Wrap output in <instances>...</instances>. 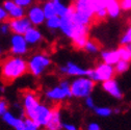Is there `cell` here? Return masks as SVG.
<instances>
[{
	"label": "cell",
	"mask_w": 131,
	"mask_h": 130,
	"mask_svg": "<svg viewBox=\"0 0 131 130\" xmlns=\"http://www.w3.org/2000/svg\"><path fill=\"white\" fill-rule=\"evenodd\" d=\"M28 72V63L23 56L8 55L0 62V76L4 83L8 84Z\"/></svg>",
	"instance_id": "obj_1"
},
{
	"label": "cell",
	"mask_w": 131,
	"mask_h": 130,
	"mask_svg": "<svg viewBox=\"0 0 131 130\" xmlns=\"http://www.w3.org/2000/svg\"><path fill=\"white\" fill-rule=\"evenodd\" d=\"M73 17L80 24L90 26L96 21L95 17V0H73Z\"/></svg>",
	"instance_id": "obj_2"
},
{
	"label": "cell",
	"mask_w": 131,
	"mask_h": 130,
	"mask_svg": "<svg viewBox=\"0 0 131 130\" xmlns=\"http://www.w3.org/2000/svg\"><path fill=\"white\" fill-rule=\"evenodd\" d=\"M44 96L47 101L54 103L55 105L69 100L70 98H72L71 81L66 78L60 79L57 84L45 90Z\"/></svg>",
	"instance_id": "obj_3"
},
{
	"label": "cell",
	"mask_w": 131,
	"mask_h": 130,
	"mask_svg": "<svg viewBox=\"0 0 131 130\" xmlns=\"http://www.w3.org/2000/svg\"><path fill=\"white\" fill-rule=\"evenodd\" d=\"M96 86V82L88 76L75 77L71 81V93L72 97L76 99H85L92 96Z\"/></svg>",
	"instance_id": "obj_4"
},
{
	"label": "cell",
	"mask_w": 131,
	"mask_h": 130,
	"mask_svg": "<svg viewBox=\"0 0 131 130\" xmlns=\"http://www.w3.org/2000/svg\"><path fill=\"white\" fill-rule=\"evenodd\" d=\"M27 63H28V73H30L35 77H41L51 67L52 59L48 54L40 52L31 55L27 59Z\"/></svg>",
	"instance_id": "obj_5"
},
{
	"label": "cell",
	"mask_w": 131,
	"mask_h": 130,
	"mask_svg": "<svg viewBox=\"0 0 131 130\" xmlns=\"http://www.w3.org/2000/svg\"><path fill=\"white\" fill-rule=\"evenodd\" d=\"M116 75L117 73H116V70H114V66H111V64L101 61L98 64H96L94 68L89 69L86 76L93 79L96 83L97 82L102 83L104 81L114 78Z\"/></svg>",
	"instance_id": "obj_6"
},
{
	"label": "cell",
	"mask_w": 131,
	"mask_h": 130,
	"mask_svg": "<svg viewBox=\"0 0 131 130\" xmlns=\"http://www.w3.org/2000/svg\"><path fill=\"white\" fill-rule=\"evenodd\" d=\"M41 103V99L36 92L25 91L21 96V104L24 109L25 118L30 119Z\"/></svg>",
	"instance_id": "obj_7"
},
{
	"label": "cell",
	"mask_w": 131,
	"mask_h": 130,
	"mask_svg": "<svg viewBox=\"0 0 131 130\" xmlns=\"http://www.w3.org/2000/svg\"><path fill=\"white\" fill-rule=\"evenodd\" d=\"M54 106L42 102L39 105V107L37 108V110L35 111V113L32 115V117L30 118V120L37 123L41 128H46L49 123V120H50V118L52 116Z\"/></svg>",
	"instance_id": "obj_8"
},
{
	"label": "cell",
	"mask_w": 131,
	"mask_h": 130,
	"mask_svg": "<svg viewBox=\"0 0 131 130\" xmlns=\"http://www.w3.org/2000/svg\"><path fill=\"white\" fill-rule=\"evenodd\" d=\"M58 72L61 75H63L64 77H74L75 78V77H80V76H86L89 69L80 66V64H78L72 60H69L58 68Z\"/></svg>",
	"instance_id": "obj_9"
},
{
	"label": "cell",
	"mask_w": 131,
	"mask_h": 130,
	"mask_svg": "<svg viewBox=\"0 0 131 130\" xmlns=\"http://www.w3.org/2000/svg\"><path fill=\"white\" fill-rule=\"evenodd\" d=\"M9 51L13 55H18V56H24L28 53L29 50V45L26 42L24 36L22 35H15L13 34L10 40H9Z\"/></svg>",
	"instance_id": "obj_10"
},
{
	"label": "cell",
	"mask_w": 131,
	"mask_h": 130,
	"mask_svg": "<svg viewBox=\"0 0 131 130\" xmlns=\"http://www.w3.org/2000/svg\"><path fill=\"white\" fill-rule=\"evenodd\" d=\"M26 16L31 22L32 26H37V27L43 25L47 20L43 6L40 4H32L30 7H28L26 10Z\"/></svg>",
	"instance_id": "obj_11"
},
{
	"label": "cell",
	"mask_w": 131,
	"mask_h": 130,
	"mask_svg": "<svg viewBox=\"0 0 131 130\" xmlns=\"http://www.w3.org/2000/svg\"><path fill=\"white\" fill-rule=\"evenodd\" d=\"M8 23H9V27H10L12 34L22 35V36H24L25 32L32 26L31 22L27 18V16H25V17H22V18H19V19L9 20Z\"/></svg>",
	"instance_id": "obj_12"
},
{
	"label": "cell",
	"mask_w": 131,
	"mask_h": 130,
	"mask_svg": "<svg viewBox=\"0 0 131 130\" xmlns=\"http://www.w3.org/2000/svg\"><path fill=\"white\" fill-rule=\"evenodd\" d=\"M102 89L107 95H109L113 99L120 100V99L123 98V96H124L123 91L120 86V83L118 82V80L114 79V78L102 82Z\"/></svg>",
	"instance_id": "obj_13"
},
{
	"label": "cell",
	"mask_w": 131,
	"mask_h": 130,
	"mask_svg": "<svg viewBox=\"0 0 131 130\" xmlns=\"http://www.w3.org/2000/svg\"><path fill=\"white\" fill-rule=\"evenodd\" d=\"M2 6L7 12L9 20L19 19V18H22L26 16V9L19 6L14 0H5L2 3Z\"/></svg>",
	"instance_id": "obj_14"
},
{
	"label": "cell",
	"mask_w": 131,
	"mask_h": 130,
	"mask_svg": "<svg viewBox=\"0 0 131 130\" xmlns=\"http://www.w3.org/2000/svg\"><path fill=\"white\" fill-rule=\"evenodd\" d=\"M1 119L5 124L13 127L15 130H24L25 118H22L21 116H17L16 113L7 110L1 117Z\"/></svg>",
	"instance_id": "obj_15"
},
{
	"label": "cell",
	"mask_w": 131,
	"mask_h": 130,
	"mask_svg": "<svg viewBox=\"0 0 131 130\" xmlns=\"http://www.w3.org/2000/svg\"><path fill=\"white\" fill-rule=\"evenodd\" d=\"M24 38H25V40L29 46H37L40 43H42V41L44 39L43 34L39 28H37V26H31L25 32Z\"/></svg>",
	"instance_id": "obj_16"
},
{
	"label": "cell",
	"mask_w": 131,
	"mask_h": 130,
	"mask_svg": "<svg viewBox=\"0 0 131 130\" xmlns=\"http://www.w3.org/2000/svg\"><path fill=\"white\" fill-rule=\"evenodd\" d=\"M100 54V59L108 64H111V66H114L119 60H121L120 57V53L118 48L117 49H105V50H101Z\"/></svg>",
	"instance_id": "obj_17"
},
{
	"label": "cell",
	"mask_w": 131,
	"mask_h": 130,
	"mask_svg": "<svg viewBox=\"0 0 131 130\" xmlns=\"http://www.w3.org/2000/svg\"><path fill=\"white\" fill-rule=\"evenodd\" d=\"M62 126V119H61V112L57 105L54 106L52 116L49 120V123L46 128L48 129H61Z\"/></svg>",
	"instance_id": "obj_18"
},
{
	"label": "cell",
	"mask_w": 131,
	"mask_h": 130,
	"mask_svg": "<svg viewBox=\"0 0 131 130\" xmlns=\"http://www.w3.org/2000/svg\"><path fill=\"white\" fill-rule=\"evenodd\" d=\"M105 5H106V8H107V13H108V18L117 19L123 13V9L121 7L119 0H111V1H109Z\"/></svg>",
	"instance_id": "obj_19"
},
{
	"label": "cell",
	"mask_w": 131,
	"mask_h": 130,
	"mask_svg": "<svg viewBox=\"0 0 131 130\" xmlns=\"http://www.w3.org/2000/svg\"><path fill=\"white\" fill-rule=\"evenodd\" d=\"M95 17L96 21H104L108 18V13L106 5L102 0H95Z\"/></svg>",
	"instance_id": "obj_20"
},
{
	"label": "cell",
	"mask_w": 131,
	"mask_h": 130,
	"mask_svg": "<svg viewBox=\"0 0 131 130\" xmlns=\"http://www.w3.org/2000/svg\"><path fill=\"white\" fill-rule=\"evenodd\" d=\"M46 27L50 30V31H56L60 29V24H61V18L59 16L55 15L53 17L48 18L45 22Z\"/></svg>",
	"instance_id": "obj_21"
},
{
	"label": "cell",
	"mask_w": 131,
	"mask_h": 130,
	"mask_svg": "<svg viewBox=\"0 0 131 130\" xmlns=\"http://www.w3.org/2000/svg\"><path fill=\"white\" fill-rule=\"evenodd\" d=\"M83 50L85 52H88L89 54L95 55V54H98V53L101 52V47H100V44L98 43L97 41L92 40V39H89V41L86 42L85 47H84Z\"/></svg>",
	"instance_id": "obj_22"
},
{
	"label": "cell",
	"mask_w": 131,
	"mask_h": 130,
	"mask_svg": "<svg viewBox=\"0 0 131 130\" xmlns=\"http://www.w3.org/2000/svg\"><path fill=\"white\" fill-rule=\"evenodd\" d=\"M93 111L95 112L96 116L100 117V118H108L114 112V110L111 107H108V106H97V105L93 109Z\"/></svg>",
	"instance_id": "obj_23"
},
{
	"label": "cell",
	"mask_w": 131,
	"mask_h": 130,
	"mask_svg": "<svg viewBox=\"0 0 131 130\" xmlns=\"http://www.w3.org/2000/svg\"><path fill=\"white\" fill-rule=\"evenodd\" d=\"M42 6H43V9H44V13H45V16H46L47 19L56 15L54 2L52 1V0H48V1H46L45 3H43Z\"/></svg>",
	"instance_id": "obj_24"
},
{
	"label": "cell",
	"mask_w": 131,
	"mask_h": 130,
	"mask_svg": "<svg viewBox=\"0 0 131 130\" xmlns=\"http://www.w3.org/2000/svg\"><path fill=\"white\" fill-rule=\"evenodd\" d=\"M130 62L131 61H127V60H123V59L119 60L116 64H114V70H116V73L120 74V75L126 73L130 68Z\"/></svg>",
	"instance_id": "obj_25"
},
{
	"label": "cell",
	"mask_w": 131,
	"mask_h": 130,
	"mask_svg": "<svg viewBox=\"0 0 131 130\" xmlns=\"http://www.w3.org/2000/svg\"><path fill=\"white\" fill-rule=\"evenodd\" d=\"M54 6H55L56 15L59 16V17H62V16H64L66 14H67L68 10H69V7H70V5H66L61 1H55L54 2Z\"/></svg>",
	"instance_id": "obj_26"
},
{
	"label": "cell",
	"mask_w": 131,
	"mask_h": 130,
	"mask_svg": "<svg viewBox=\"0 0 131 130\" xmlns=\"http://www.w3.org/2000/svg\"><path fill=\"white\" fill-rule=\"evenodd\" d=\"M120 44L123 45V46L131 44V24L126 28V30L124 31V34L121 36Z\"/></svg>",
	"instance_id": "obj_27"
},
{
	"label": "cell",
	"mask_w": 131,
	"mask_h": 130,
	"mask_svg": "<svg viewBox=\"0 0 131 130\" xmlns=\"http://www.w3.org/2000/svg\"><path fill=\"white\" fill-rule=\"evenodd\" d=\"M118 50H119L121 59H123V60H127V61H131V53H130L129 49L127 48V46H123V45H121L120 47H118Z\"/></svg>",
	"instance_id": "obj_28"
},
{
	"label": "cell",
	"mask_w": 131,
	"mask_h": 130,
	"mask_svg": "<svg viewBox=\"0 0 131 130\" xmlns=\"http://www.w3.org/2000/svg\"><path fill=\"white\" fill-rule=\"evenodd\" d=\"M24 130H41V127L35 123L32 120L28 119V118H25V127H24Z\"/></svg>",
	"instance_id": "obj_29"
},
{
	"label": "cell",
	"mask_w": 131,
	"mask_h": 130,
	"mask_svg": "<svg viewBox=\"0 0 131 130\" xmlns=\"http://www.w3.org/2000/svg\"><path fill=\"white\" fill-rule=\"evenodd\" d=\"M8 108H9L8 102L3 98H0V117H2L8 110Z\"/></svg>",
	"instance_id": "obj_30"
},
{
	"label": "cell",
	"mask_w": 131,
	"mask_h": 130,
	"mask_svg": "<svg viewBox=\"0 0 131 130\" xmlns=\"http://www.w3.org/2000/svg\"><path fill=\"white\" fill-rule=\"evenodd\" d=\"M123 12L131 13V0H119Z\"/></svg>",
	"instance_id": "obj_31"
},
{
	"label": "cell",
	"mask_w": 131,
	"mask_h": 130,
	"mask_svg": "<svg viewBox=\"0 0 131 130\" xmlns=\"http://www.w3.org/2000/svg\"><path fill=\"white\" fill-rule=\"evenodd\" d=\"M14 1L17 3L19 6L23 7V8H28L32 5V3H34V0H14Z\"/></svg>",
	"instance_id": "obj_32"
},
{
	"label": "cell",
	"mask_w": 131,
	"mask_h": 130,
	"mask_svg": "<svg viewBox=\"0 0 131 130\" xmlns=\"http://www.w3.org/2000/svg\"><path fill=\"white\" fill-rule=\"evenodd\" d=\"M84 105L89 109H92V110L96 107V102H95V99L93 98V96H89L84 99Z\"/></svg>",
	"instance_id": "obj_33"
},
{
	"label": "cell",
	"mask_w": 131,
	"mask_h": 130,
	"mask_svg": "<svg viewBox=\"0 0 131 130\" xmlns=\"http://www.w3.org/2000/svg\"><path fill=\"white\" fill-rule=\"evenodd\" d=\"M6 21H9L8 14L2 5H0V23H3V22H6Z\"/></svg>",
	"instance_id": "obj_34"
},
{
	"label": "cell",
	"mask_w": 131,
	"mask_h": 130,
	"mask_svg": "<svg viewBox=\"0 0 131 130\" xmlns=\"http://www.w3.org/2000/svg\"><path fill=\"white\" fill-rule=\"evenodd\" d=\"M61 130H79V128H78L77 125H75V124H73V123L62 122Z\"/></svg>",
	"instance_id": "obj_35"
},
{
	"label": "cell",
	"mask_w": 131,
	"mask_h": 130,
	"mask_svg": "<svg viewBox=\"0 0 131 130\" xmlns=\"http://www.w3.org/2000/svg\"><path fill=\"white\" fill-rule=\"evenodd\" d=\"M0 27H1V34L4 35V36H6V35L9 34V32H12V31H10V27H9L8 21L3 22V23H0Z\"/></svg>",
	"instance_id": "obj_36"
},
{
	"label": "cell",
	"mask_w": 131,
	"mask_h": 130,
	"mask_svg": "<svg viewBox=\"0 0 131 130\" xmlns=\"http://www.w3.org/2000/svg\"><path fill=\"white\" fill-rule=\"evenodd\" d=\"M86 130H101V126L97 122H91L88 124Z\"/></svg>",
	"instance_id": "obj_37"
},
{
	"label": "cell",
	"mask_w": 131,
	"mask_h": 130,
	"mask_svg": "<svg viewBox=\"0 0 131 130\" xmlns=\"http://www.w3.org/2000/svg\"><path fill=\"white\" fill-rule=\"evenodd\" d=\"M127 46V48L129 49V51H130V53H131V44H129V45H126Z\"/></svg>",
	"instance_id": "obj_38"
},
{
	"label": "cell",
	"mask_w": 131,
	"mask_h": 130,
	"mask_svg": "<svg viewBox=\"0 0 131 130\" xmlns=\"http://www.w3.org/2000/svg\"><path fill=\"white\" fill-rule=\"evenodd\" d=\"M0 92H4V86H1V85H0Z\"/></svg>",
	"instance_id": "obj_39"
},
{
	"label": "cell",
	"mask_w": 131,
	"mask_h": 130,
	"mask_svg": "<svg viewBox=\"0 0 131 130\" xmlns=\"http://www.w3.org/2000/svg\"><path fill=\"white\" fill-rule=\"evenodd\" d=\"M2 54H3V52H2V49H1V47H0V58H1Z\"/></svg>",
	"instance_id": "obj_40"
},
{
	"label": "cell",
	"mask_w": 131,
	"mask_h": 130,
	"mask_svg": "<svg viewBox=\"0 0 131 130\" xmlns=\"http://www.w3.org/2000/svg\"><path fill=\"white\" fill-rule=\"evenodd\" d=\"M45 130H61V129H48V128H45Z\"/></svg>",
	"instance_id": "obj_41"
},
{
	"label": "cell",
	"mask_w": 131,
	"mask_h": 130,
	"mask_svg": "<svg viewBox=\"0 0 131 130\" xmlns=\"http://www.w3.org/2000/svg\"><path fill=\"white\" fill-rule=\"evenodd\" d=\"M52 1H54V2H55V1H61V0H52Z\"/></svg>",
	"instance_id": "obj_42"
},
{
	"label": "cell",
	"mask_w": 131,
	"mask_h": 130,
	"mask_svg": "<svg viewBox=\"0 0 131 130\" xmlns=\"http://www.w3.org/2000/svg\"><path fill=\"white\" fill-rule=\"evenodd\" d=\"M0 34H1V27H0Z\"/></svg>",
	"instance_id": "obj_43"
}]
</instances>
